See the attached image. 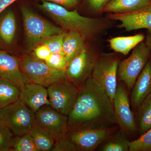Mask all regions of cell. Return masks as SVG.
<instances>
[{
  "mask_svg": "<svg viewBox=\"0 0 151 151\" xmlns=\"http://www.w3.org/2000/svg\"><path fill=\"white\" fill-rule=\"evenodd\" d=\"M78 89L77 100L68 116V131L117 125L113 103L94 78H88Z\"/></svg>",
  "mask_w": 151,
  "mask_h": 151,
  "instance_id": "cell-1",
  "label": "cell"
},
{
  "mask_svg": "<svg viewBox=\"0 0 151 151\" xmlns=\"http://www.w3.org/2000/svg\"><path fill=\"white\" fill-rule=\"evenodd\" d=\"M39 7L61 27L78 32L84 40L93 37L104 28L101 19L82 16L76 10L70 11L54 3L42 1Z\"/></svg>",
  "mask_w": 151,
  "mask_h": 151,
  "instance_id": "cell-2",
  "label": "cell"
},
{
  "mask_svg": "<svg viewBox=\"0 0 151 151\" xmlns=\"http://www.w3.org/2000/svg\"><path fill=\"white\" fill-rule=\"evenodd\" d=\"M21 12L27 43L31 51L47 38L63 31L26 6H22Z\"/></svg>",
  "mask_w": 151,
  "mask_h": 151,
  "instance_id": "cell-3",
  "label": "cell"
},
{
  "mask_svg": "<svg viewBox=\"0 0 151 151\" xmlns=\"http://www.w3.org/2000/svg\"><path fill=\"white\" fill-rule=\"evenodd\" d=\"M19 59L21 70L30 82L47 88L57 81L67 79L65 70L53 69L32 55H26Z\"/></svg>",
  "mask_w": 151,
  "mask_h": 151,
  "instance_id": "cell-4",
  "label": "cell"
},
{
  "mask_svg": "<svg viewBox=\"0 0 151 151\" xmlns=\"http://www.w3.org/2000/svg\"><path fill=\"white\" fill-rule=\"evenodd\" d=\"M3 124L17 137L29 133L36 124L35 113L20 99L1 109Z\"/></svg>",
  "mask_w": 151,
  "mask_h": 151,
  "instance_id": "cell-5",
  "label": "cell"
},
{
  "mask_svg": "<svg viewBox=\"0 0 151 151\" xmlns=\"http://www.w3.org/2000/svg\"><path fill=\"white\" fill-rule=\"evenodd\" d=\"M151 51L144 41L133 49L132 54L119 62L118 76L131 92L140 73L150 59Z\"/></svg>",
  "mask_w": 151,
  "mask_h": 151,
  "instance_id": "cell-6",
  "label": "cell"
},
{
  "mask_svg": "<svg viewBox=\"0 0 151 151\" xmlns=\"http://www.w3.org/2000/svg\"><path fill=\"white\" fill-rule=\"evenodd\" d=\"M113 108L116 124L128 138L137 132L135 116L131 108L129 91L123 82L118 83L113 100Z\"/></svg>",
  "mask_w": 151,
  "mask_h": 151,
  "instance_id": "cell-7",
  "label": "cell"
},
{
  "mask_svg": "<svg viewBox=\"0 0 151 151\" xmlns=\"http://www.w3.org/2000/svg\"><path fill=\"white\" fill-rule=\"evenodd\" d=\"M119 59L114 55L98 57L93 68L92 77L103 87L112 103L118 86Z\"/></svg>",
  "mask_w": 151,
  "mask_h": 151,
  "instance_id": "cell-8",
  "label": "cell"
},
{
  "mask_svg": "<svg viewBox=\"0 0 151 151\" xmlns=\"http://www.w3.org/2000/svg\"><path fill=\"white\" fill-rule=\"evenodd\" d=\"M119 129L117 125L97 129L68 131L66 138L76 146L78 151H94Z\"/></svg>",
  "mask_w": 151,
  "mask_h": 151,
  "instance_id": "cell-9",
  "label": "cell"
},
{
  "mask_svg": "<svg viewBox=\"0 0 151 151\" xmlns=\"http://www.w3.org/2000/svg\"><path fill=\"white\" fill-rule=\"evenodd\" d=\"M50 106L59 113L68 116L78 97V89L67 79L60 80L47 88Z\"/></svg>",
  "mask_w": 151,
  "mask_h": 151,
  "instance_id": "cell-10",
  "label": "cell"
},
{
  "mask_svg": "<svg viewBox=\"0 0 151 151\" xmlns=\"http://www.w3.org/2000/svg\"><path fill=\"white\" fill-rule=\"evenodd\" d=\"M36 124L51 134L55 142L66 138L68 116L58 112L50 105L42 106L35 113Z\"/></svg>",
  "mask_w": 151,
  "mask_h": 151,
  "instance_id": "cell-11",
  "label": "cell"
},
{
  "mask_svg": "<svg viewBox=\"0 0 151 151\" xmlns=\"http://www.w3.org/2000/svg\"><path fill=\"white\" fill-rule=\"evenodd\" d=\"M98 58L86 48L68 65L65 70L66 78L79 88L90 77Z\"/></svg>",
  "mask_w": 151,
  "mask_h": 151,
  "instance_id": "cell-12",
  "label": "cell"
},
{
  "mask_svg": "<svg viewBox=\"0 0 151 151\" xmlns=\"http://www.w3.org/2000/svg\"><path fill=\"white\" fill-rule=\"evenodd\" d=\"M0 80H5L20 88L29 82L21 70L19 58L0 50Z\"/></svg>",
  "mask_w": 151,
  "mask_h": 151,
  "instance_id": "cell-13",
  "label": "cell"
},
{
  "mask_svg": "<svg viewBox=\"0 0 151 151\" xmlns=\"http://www.w3.org/2000/svg\"><path fill=\"white\" fill-rule=\"evenodd\" d=\"M110 18L121 22L120 27L127 31L147 29H151V4L145 8L128 14H115Z\"/></svg>",
  "mask_w": 151,
  "mask_h": 151,
  "instance_id": "cell-14",
  "label": "cell"
},
{
  "mask_svg": "<svg viewBox=\"0 0 151 151\" xmlns=\"http://www.w3.org/2000/svg\"><path fill=\"white\" fill-rule=\"evenodd\" d=\"M20 99L34 113L45 105H50L46 87L28 82L19 88Z\"/></svg>",
  "mask_w": 151,
  "mask_h": 151,
  "instance_id": "cell-15",
  "label": "cell"
},
{
  "mask_svg": "<svg viewBox=\"0 0 151 151\" xmlns=\"http://www.w3.org/2000/svg\"><path fill=\"white\" fill-rule=\"evenodd\" d=\"M151 93V59L140 73L131 91L130 105L136 111L146 97Z\"/></svg>",
  "mask_w": 151,
  "mask_h": 151,
  "instance_id": "cell-16",
  "label": "cell"
},
{
  "mask_svg": "<svg viewBox=\"0 0 151 151\" xmlns=\"http://www.w3.org/2000/svg\"><path fill=\"white\" fill-rule=\"evenodd\" d=\"M151 4V0H111L103 8L104 12L115 14L131 13Z\"/></svg>",
  "mask_w": 151,
  "mask_h": 151,
  "instance_id": "cell-17",
  "label": "cell"
},
{
  "mask_svg": "<svg viewBox=\"0 0 151 151\" xmlns=\"http://www.w3.org/2000/svg\"><path fill=\"white\" fill-rule=\"evenodd\" d=\"M84 40L83 37L76 32L68 31L66 32L63 45V52L68 65L85 49Z\"/></svg>",
  "mask_w": 151,
  "mask_h": 151,
  "instance_id": "cell-18",
  "label": "cell"
},
{
  "mask_svg": "<svg viewBox=\"0 0 151 151\" xmlns=\"http://www.w3.org/2000/svg\"><path fill=\"white\" fill-rule=\"evenodd\" d=\"M17 30L16 20L13 11L0 15V40L7 45L13 42Z\"/></svg>",
  "mask_w": 151,
  "mask_h": 151,
  "instance_id": "cell-19",
  "label": "cell"
},
{
  "mask_svg": "<svg viewBox=\"0 0 151 151\" xmlns=\"http://www.w3.org/2000/svg\"><path fill=\"white\" fill-rule=\"evenodd\" d=\"M145 39V35L139 34L130 36L113 38L109 40V42L110 47L114 51L127 55Z\"/></svg>",
  "mask_w": 151,
  "mask_h": 151,
  "instance_id": "cell-20",
  "label": "cell"
},
{
  "mask_svg": "<svg viewBox=\"0 0 151 151\" xmlns=\"http://www.w3.org/2000/svg\"><path fill=\"white\" fill-rule=\"evenodd\" d=\"M135 118L137 131L141 135L151 129V93L148 95L137 110Z\"/></svg>",
  "mask_w": 151,
  "mask_h": 151,
  "instance_id": "cell-21",
  "label": "cell"
},
{
  "mask_svg": "<svg viewBox=\"0 0 151 151\" xmlns=\"http://www.w3.org/2000/svg\"><path fill=\"white\" fill-rule=\"evenodd\" d=\"M100 147V151H129L131 142L127 135L119 129Z\"/></svg>",
  "mask_w": 151,
  "mask_h": 151,
  "instance_id": "cell-22",
  "label": "cell"
},
{
  "mask_svg": "<svg viewBox=\"0 0 151 151\" xmlns=\"http://www.w3.org/2000/svg\"><path fill=\"white\" fill-rule=\"evenodd\" d=\"M20 99L19 88L10 82L0 80V109Z\"/></svg>",
  "mask_w": 151,
  "mask_h": 151,
  "instance_id": "cell-23",
  "label": "cell"
},
{
  "mask_svg": "<svg viewBox=\"0 0 151 151\" xmlns=\"http://www.w3.org/2000/svg\"><path fill=\"white\" fill-rule=\"evenodd\" d=\"M29 133L39 151H51L55 144L51 134L36 124Z\"/></svg>",
  "mask_w": 151,
  "mask_h": 151,
  "instance_id": "cell-24",
  "label": "cell"
},
{
  "mask_svg": "<svg viewBox=\"0 0 151 151\" xmlns=\"http://www.w3.org/2000/svg\"><path fill=\"white\" fill-rule=\"evenodd\" d=\"M11 151H39L29 133L17 137Z\"/></svg>",
  "mask_w": 151,
  "mask_h": 151,
  "instance_id": "cell-25",
  "label": "cell"
},
{
  "mask_svg": "<svg viewBox=\"0 0 151 151\" xmlns=\"http://www.w3.org/2000/svg\"><path fill=\"white\" fill-rule=\"evenodd\" d=\"M17 137L8 127L0 125V151H11Z\"/></svg>",
  "mask_w": 151,
  "mask_h": 151,
  "instance_id": "cell-26",
  "label": "cell"
},
{
  "mask_svg": "<svg viewBox=\"0 0 151 151\" xmlns=\"http://www.w3.org/2000/svg\"><path fill=\"white\" fill-rule=\"evenodd\" d=\"M66 32H62L58 34L47 37L41 43L45 44L48 47L52 53H61L63 52V45Z\"/></svg>",
  "mask_w": 151,
  "mask_h": 151,
  "instance_id": "cell-27",
  "label": "cell"
},
{
  "mask_svg": "<svg viewBox=\"0 0 151 151\" xmlns=\"http://www.w3.org/2000/svg\"><path fill=\"white\" fill-rule=\"evenodd\" d=\"M129 151H151V129L131 142Z\"/></svg>",
  "mask_w": 151,
  "mask_h": 151,
  "instance_id": "cell-28",
  "label": "cell"
},
{
  "mask_svg": "<svg viewBox=\"0 0 151 151\" xmlns=\"http://www.w3.org/2000/svg\"><path fill=\"white\" fill-rule=\"evenodd\" d=\"M50 67L59 70H66L68 64L64 55L61 53H52L45 61Z\"/></svg>",
  "mask_w": 151,
  "mask_h": 151,
  "instance_id": "cell-29",
  "label": "cell"
},
{
  "mask_svg": "<svg viewBox=\"0 0 151 151\" xmlns=\"http://www.w3.org/2000/svg\"><path fill=\"white\" fill-rule=\"evenodd\" d=\"M51 151H78L76 146L67 138L56 141Z\"/></svg>",
  "mask_w": 151,
  "mask_h": 151,
  "instance_id": "cell-30",
  "label": "cell"
},
{
  "mask_svg": "<svg viewBox=\"0 0 151 151\" xmlns=\"http://www.w3.org/2000/svg\"><path fill=\"white\" fill-rule=\"evenodd\" d=\"M32 51V55L34 57L39 60L44 61L52 54L48 47L43 43H41L36 47Z\"/></svg>",
  "mask_w": 151,
  "mask_h": 151,
  "instance_id": "cell-31",
  "label": "cell"
},
{
  "mask_svg": "<svg viewBox=\"0 0 151 151\" xmlns=\"http://www.w3.org/2000/svg\"><path fill=\"white\" fill-rule=\"evenodd\" d=\"M45 1L54 3L64 7L67 9L73 8L77 5L79 0H41Z\"/></svg>",
  "mask_w": 151,
  "mask_h": 151,
  "instance_id": "cell-32",
  "label": "cell"
},
{
  "mask_svg": "<svg viewBox=\"0 0 151 151\" xmlns=\"http://www.w3.org/2000/svg\"><path fill=\"white\" fill-rule=\"evenodd\" d=\"M91 8L95 11H99L111 0H87Z\"/></svg>",
  "mask_w": 151,
  "mask_h": 151,
  "instance_id": "cell-33",
  "label": "cell"
},
{
  "mask_svg": "<svg viewBox=\"0 0 151 151\" xmlns=\"http://www.w3.org/2000/svg\"><path fill=\"white\" fill-rule=\"evenodd\" d=\"M17 0H0V15L6 8Z\"/></svg>",
  "mask_w": 151,
  "mask_h": 151,
  "instance_id": "cell-34",
  "label": "cell"
},
{
  "mask_svg": "<svg viewBox=\"0 0 151 151\" xmlns=\"http://www.w3.org/2000/svg\"><path fill=\"white\" fill-rule=\"evenodd\" d=\"M145 43L151 52V29L148 30Z\"/></svg>",
  "mask_w": 151,
  "mask_h": 151,
  "instance_id": "cell-35",
  "label": "cell"
},
{
  "mask_svg": "<svg viewBox=\"0 0 151 151\" xmlns=\"http://www.w3.org/2000/svg\"><path fill=\"white\" fill-rule=\"evenodd\" d=\"M1 124L4 125L3 124L1 116V109H0V125H1Z\"/></svg>",
  "mask_w": 151,
  "mask_h": 151,
  "instance_id": "cell-36",
  "label": "cell"
}]
</instances>
